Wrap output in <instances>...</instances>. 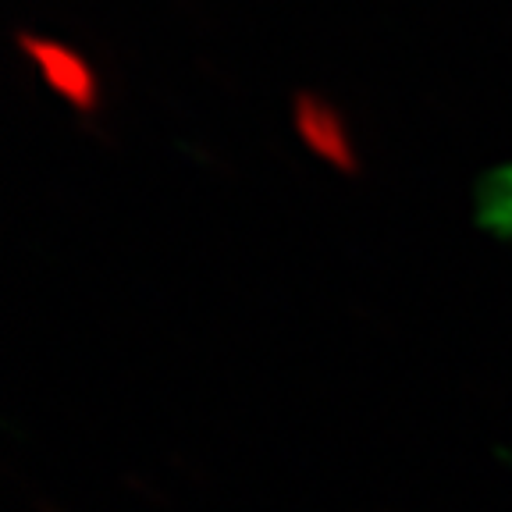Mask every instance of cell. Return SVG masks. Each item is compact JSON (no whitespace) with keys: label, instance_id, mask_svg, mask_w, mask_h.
I'll return each instance as SVG.
<instances>
[{"label":"cell","instance_id":"cell-1","mask_svg":"<svg viewBox=\"0 0 512 512\" xmlns=\"http://www.w3.org/2000/svg\"><path fill=\"white\" fill-rule=\"evenodd\" d=\"M15 43L22 50L25 61L36 68V75L43 79V86L64 100L79 114H96L100 111V100H104V89H100V75L89 64V57L82 50H75L72 43L54 40V36H43V32H15Z\"/></svg>","mask_w":512,"mask_h":512},{"label":"cell","instance_id":"cell-2","mask_svg":"<svg viewBox=\"0 0 512 512\" xmlns=\"http://www.w3.org/2000/svg\"><path fill=\"white\" fill-rule=\"evenodd\" d=\"M292 128H296L299 143L328 168L356 178L363 171V157L356 150L349 118L342 107L324 96L320 89H299L292 96Z\"/></svg>","mask_w":512,"mask_h":512},{"label":"cell","instance_id":"cell-3","mask_svg":"<svg viewBox=\"0 0 512 512\" xmlns=\"http://www.w3.org/2000/svg\"><path fill=\"white\" fill-rule=\"evenodd\" d=\"M473 214L488 235L512 242V164H498L477 178Z\"/></svg>","mask_w":512,"mask_h":512}]
</instances>
